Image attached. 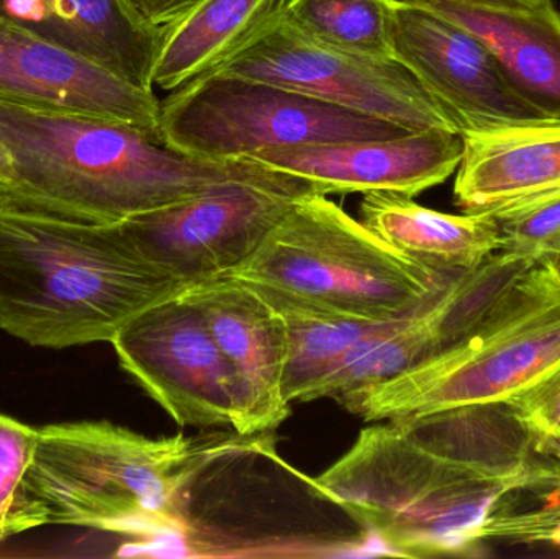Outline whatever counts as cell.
I'll return each instance as SVG.
<instances>
[{"mask_svg": "<svg viewBox=\"0 0 560 559\" xmlns=\"http://www.w3.org/2000/svg\"><path fill=\"white\" fill-rule=\"evenodd\" d=\"M316 485L394 557H472L500 540L551 544L560 524V462L493 478L428 452L394 422L362 430Z\"/></svg>", "mask_w": 560, "mask_h": 559, "instance_id": "obj_1", "label": "cell"}, {"mask_svg": "<svg viewBox=\"0 0 560 559\" xmlns=\"http://www.w3.org/2000/svg\"><path fill=\"white\" fill-rule=\"evenodd\" d=\"M187 288L137 249L120 223L82 222L0 196V330L30 347L112 341Z\"/></svg>", "mask_w": 560, "mask_h": 559, "instance_id": "obj_2", "label": "cell"}, {"mask_svg": "<svg viewBox=\"0 0 560 559\" xmlns=\"http://www.w3.org/2000/svg\"><path fill=\"white\" fill-rule=\"evenodd\" d=\"M0 143L12 161V180L0 187V196L102 225L223 184L279 174L253 160L189 156L131 125L2 101Z\"/></svg>", "mask_w": 560, "mask_h": 559, "instance_id": "obj_3", "label": "cell"}, {"mask_svg": "<svg viewBox=\"0 0 560 559\" xmlns=\"http://www.w3.org/2000/svg\"><path fill=\"white\" fill-rule=\"evenodd\" d=\"M196 440L148 439L107 420L38 429L25 489L46 525L140 540L184 531V496L207 453Z\"/></svg>", "mask_w": 560, "mask_h": 559, "instance_id": "obj_4", "label": "cell"}, {"mask_svg": "<svg viewBox=\"0 0 560 559\" xmlns=\"http://www.w3.org/2000/svg\"><path fill=\"white\" fill-rule=\"evenodd\" d=\"M454 275L408 258L332 200L312 194L225 276L338 314L390 322L427 307Z\"/></svg>", "mask_w": 560, "mask_h": 559, "instance_id": "obj_5", "label": "cell"}, {"mask_svg": "<svg viewBox=\"0 0 560 559\" xmlns=\"http://www.w3.org/2000/svg\"><path fill=\"white\" fill-rule=\"evenodd\" d=\"M558 363L560 279L545 261L459 343L338 403L365 422L410 419L506 400Z\"/></svg>", "mask_w": 560, "mask_h": 559, "instance_id": "obj_6", "label": "cell"}, {"mask_svg": "<svg viewBox=\"0 0 560 559\" xmlns=\"http://www.w3.org/2000/svg\"><path fill=\"white\" fill-rule=\"evenodd\" d=\"M408 130L271 82L213 71L161 101L166 147L213 161L276 148L381 140Z\"/></svg>", "mask_w": 560, "mask_h": 559, "instance_id": "obj_7", "label": "cell"}, {"mask_svg": "<svg viewBox=\"0 0 560 559\" xmlns=\"http://www.w3.org/2000/svg\"><path fill=\"white\" fill-rule=\"evenodd\" d=\"M312 194L319 193L308 180L279 173L223 184L120 226L150 261L194 286L248 261L296 200Z\"/></svg>", "mask_w": 560, "mask_h": 559, "instance_id": "obj_8", "label": "cell"}, {"mask_svg": "<svg viewBox=\"0 0 560 559\" xmlns=\"http://www.w3.org/2000/svg\"><path fill=\"white\" fill-rule=\"evenodd\" d=\"M217 71L292 89L404 130L460 133L453 115L397 59L339 51L310 38L285 16Z\"/></svg>", "mask_w": 560, "mask_h": 559, "instance_id": "obj_9", "label": "cell"}, {"mask_svg": "<svg viewBox=\"0 0 560 559\" xmlns=\"http://www.w3.org/2000/svg\"><path fill=\"white\" fill-rule=\"evenodd\" d=\"M110 343L120 366L179 426L235 429L242 412L235 371L180 295L135 317Z\"/></svg>", "mask_w": 560, "mask_h": 559, "instance_id": "obj_10", "label": "cell"}, {"mask_svg": "<svg viewBox=\"0 0 560 559\" xmlns=\"http://www.w3.org/2000/svg\"><path fill=\"white\" fill-rule=\"evenodd\" d=\"M394 53L453 115L460 133L549 118L515 91L472 33L427 7L397 0Z\"/></svg>", "mask_w": 560, "mask_h": 559, "instance_id": "obj_11", "label": "cell"}, {"mask_svg": "<svg viewBox=\"0 0 560 559\" xmlns=\"http://www.w3.org/2000/svg\"><path fill=\"white\" fill-rule=\"evenodd\" d=\"M0 101L131 125L161 140V101L97 62L0 19Z\"/></svg>", "mask_w": 560, "mask_h": 559, "instance_id": "obj_12", "label": "cell"}, {"mask_svg": "<svg viewBox=\"0 0 560 559\" xmlns=\"http://www.w3.org/2000/svg\"><path fill=\"white\" fill-rule=\"evenodd\" d=\"M463 154V133L431 128L381 140L276 148L249 160L308 180L323 196L395 193L415 197L456 173Z\"/></svg>", "mask_w": 560, "mask_h": 559, "instance_id": "obj_13", "label": "cell"}, {"mask_svg": "<svg viewBox=\"0 0 560 559\" xmlns=\"http://www.w3.org/2000/svg\"><path fill=\"white\" fill-rule=\"evenodd\" d=\"M209 325L217 345L235 371L242 394L236 432H271L289 417L283 374L289 335L282 315L255 286L222 278L197 282L180 294Z\"/></svg>", "mask_w": 560, "mask_h": 559, "instance_id": "obj_14", "label": "cell"}, {"mask_svg": "<svg viewBox=\"0 0 560 559\" xmlns=\"http://www.w3.org/2000/svg\"><path fill=\"white\" fill-rule=\"evenodd\" d=\"M454 199L466 213L499 216L560 193V118L463 133Z\"/></svg>", "mask_w": 560, "mask_h": 559, "instance_id": "obj_15", "label": "cell"}, {"mask_svg": "<svg viewBox=\"0 0 560 559\" xmlns=\"http://www.w3.org/2000/svg\"><path fill=\"white\" fill-rule=\"evenodd\" d=\"M0 19L84 56L153 91L167 28L141 19L127 0H0Z\"/></svg>", "mask_w": 560, "mask_h": 559, "instance_id": "obj_16", "label": "cell"}, {"mask_svg": "<svg viewBox=\"0 0 560 559\" xmlns=\"http://www.w3.org/2000/svg\"><path fill=\"white\" fill-rule=\"evenodd\" d=\"M472 33L533 107L560 118V12L552 0H408Z\"/></svg>", "mask_w": 560, "mask_h": 559, "instance_id": "obj_17", "label": "cell"}, {"mask_svg": "<svg viewBox=\"0 0 560 559\" xmlns=\"http://www.w3.org/2000/svg\"><path fill=\"white\" fill-rule=\"evenodd\" d=\"M392 422L428 452L493 478H516L560 462V446L536 435L506 400Z\"/></svg>", "mask_w": 560, "mask_h": 559, "instance_id": "obj_18", "label": "cell"}, {"mask_svg": "<svg viewBox=\"0 0 560 559\" xmlns=\"http://www.w3.org/2000/svg\"><path fill=\"white\" fill-rule=\"evenodd\" d=\"M362 223L388 245L440 272H460L500 249L495 219L487 213L438 212L395 193L364 194Z\"/></svg>", "mask_w": 560, "mask_h": 559, "instance_id": "obj_19", "label": "cell"}, {"mask_svg": "<svg viewBox=\"0 0 560 559\" xmlns=\"http://www.w3.org/2000/svg\"><path fill=\"white\" fill-rule=\"evenodd\" d=\"M292 0H200L167 28L153 72V88L176 91L275 28Z\"/></svg>", "mask_w": 560, "mask_h": 559, "instance_id": "obj_20", "label": "cell"}, {"mask_svg": "<svg viewBox=\"0 0 560 559\" xmlns=\"http://www.w3.org/2000/svg\"><path fill=\"white\" fill-rule=\"evenodd\" d=\"M256 289L285 321L289 358L283 374V396L289 404L313 400L316 387L335 371L342 358L359 341L388 324L338 314L290 295Z\"/></svg>", "mask_w": 560, "mask_h": 559, "instance_id": "obj_21", "label": "cell"}, {"mask_svg": "<svg viewBox=\"0 0 560 559\" xmlns=\"http://www.w3.org/2000/svg\"><path fill=\"white\" fill-rule=\"evenodd\" d=\"M434 299L421 311L388 322L381 330L359 341L335 371L316 387L313 400L319 397L342 399L355 391L392 380L436 353Z\"/></svg>", "mask_w": 560, "mask_h": 559, "instance_id": "obj_22", "label": "cell"}, {"mask_svg": "<svg viewBox=\"0 0 560 559\" xmlns=\"http://www.w3.org/2000/svg\"><path fill=\"white\" fill-rule=\"evenodd\" d=\"M397 0H292L285 20L310 38L375 61H394Z\"/></svg>", "mask_w": 560, "mask_h": 559, "instance_id": "obj_23", "label": "cell"}, {"mask_svg": "<svg viewBox=\"0 0 560 559\" xmlns=\"http://www.w3.org/2000/svg\"><path fill=\"white\" fill-rule=\"evenodd\" d=\"M38 429L0 414V545L46 525V514L25 489Z\"/></svg>", "mask_w": 560, "mask_h": 559, "instance_id": "obj_24", "label": "cell"}, {"mask_svg": "<svg viewBox=\"0 0 560 559\" xmlns=\"http://www.w3.org/2000/svg\"><path fill=\"white\" fill-rule=\"evenodd\" d=\"M500 232V249L551 261L560 255V193L492 216Z\"/></svg>", "mask_w": 560, "mask_h": 559, "instance_id": "obj_25", "label": "cell"}, {"mask_svg": "<svg viewBox=\"0 0 560 559\" xmlns=\"http://www.w3.org/2000/svg\"><path fill=\"white\" fill-rule=\"evenodd\" d=\"M506 403L536 435L560 446V363Z\"/></svg>", "mask_w": 560, "mask_h": 559, "instance_id": "obj_26", "label": "cell"}, {"mask_svg": "<svg viewBox=\"0 0 560 559\" xmlns=\"http://www.w3.org/2000/svg\"><path fill=\"white\" fill-rule=\"evenodd\" d=\"M131 9L160 28H171L187 15L200 0H127Z\"/></svg>", "mask_w": 560, "mask_h": 559, "instance_id": "obj_27", "label": "cell"}, {"mask_svg": "<svg viewBox=\"0 0 560 559\" xmlns=\"http://www.w3.org/2000/svg\"><path fill=\"white\" fill-rule=\"evenodd\" d=\"M12 180V161L3 144L0 143V187L7 186Z\"/></svg>", "mask_w": 560, "mask_h": 559, "instance_id": "obj_28", "label": "cell"}, {"mask_svg": "<svg viewBox=\"0 0 560 559\" xmlns=\"http://www.w3.org/2000/svg\"><path fill=\"white\" fill-rule=\"evenodd\" d=\"M548 263L552 266V269H555L556 275H558V278L560 279V255L558 258L551 259V261Z\"/></svg>", "mask_w": 560, "mask_h": 559, "instance_id": "obj_29", "label": "cell"}, {"mask_svg": "<svg viewBox=\"0 0 560 559\" xmlns=\"http://www.w3.org/2000/svg\"><path fill=\"white\" fill-rule=\"evenodd\" d=\"M551 544L559 545L560 547V524L559 527L556 528L555 535H552Z\"/></svg>", "mask_w": 560, "mask_h": 559, "instance_id": "obj_30", "label": "cell"}]
</instances>
